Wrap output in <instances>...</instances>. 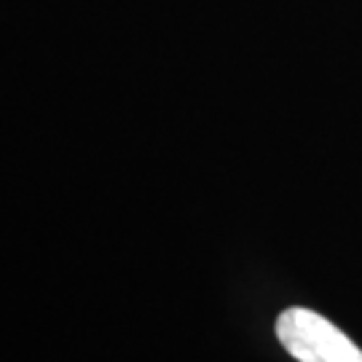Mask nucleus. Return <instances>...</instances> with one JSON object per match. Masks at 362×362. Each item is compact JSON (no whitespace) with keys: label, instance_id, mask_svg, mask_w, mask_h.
<instances>
[{"label":"nucleus","instance_id":"nucleus-1","mask_svg":"<svg viewBox=\"0 0 362 362\" xmlns=\"http://www.w3.org/2000/svg\"><path fill=\"white\" fill-rule=\"evenodd\" d=\"M276 338L298 362H362L360 346L344 330L303 306L279 314Z\"/></svg>","mask_w":362,"mask_h":362}]
</instances>
